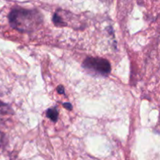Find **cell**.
Returning <instances> with one entry per match:
<instances>
[{"label":"cell","instance_id":"6","mask_svg":"<svg viewBox=\"0 0 160 160\" xmlns=\"http://www.w3.org/2000/svg\"><path fill=\"white\" fill-rule=\"evenodd\" d=\"M63 106L65 107L67 109L70 110H70H72V105H71V104H70V103H64Z\"/></svg>","mask_w":160,"mask_h":160},{"label":"cell","instance_id":"3","mask_svg":"<svg viewBox=\"0 0 160 160\" xmlns=\"http://www.w3.org/2000/svg\"><path fill=\"white\" fill-rule=\"evenodd\" d=\"M46 115H47V117H48L49 119H51L52 122H56L58 119L59 113H58V111L56 110V108H49V109L47 110Z\"/></svg>","mask_w":160,"mask_h":160},{"label":"cell","instance_id":"4","mask_svg":"<svg viewBox=\"0 0 160 160\" xmlns=\"http://www.w3.org/2000/svg\"><path fill=\"white\" fill-rule=\"evenodd\" d=\"M0 114L2 115L12 114V110L9 105L3 103V102L0 101Z\"/></svg>","mask_w":160,"mask_h":160},{"label":"cell","instance_id":"8","mask_svg":"<svg viewBox=\"0 0 160 160\" xmlns=\"http://www.w3.org/2000/svg\"><path fill=\"white\" fill-rule=\"evenodd\" d=\"M100 1L103 2V3H109L112 2V0H100Z\"/></svg>","mask_w":160,"mask_h":160},{"label":"cell","instance_id":"2","mask_svg":"<svg viewBox=\"0 0 160 160\" xmlns=\"http://www.w3.org/2000/svg\"><path fill=\"white\" fill-rule=\"evenodd\" d=\"M82 67L88 73L93 76H107L111 72L109 61L100 57H88L84 61Z\"/></svg>","mask_w":160,"mask_h":160},{"label":"cell","instance_id":"5","mask_svg":"<svg viewBox=\"0 0 160 160\" xmlns=\"http://www.w3.org/2000/svg\"><path fill=\"white\" fill-rule=\"evenodd\" d=\"M57 91H58V93H59L63 94L64 93V88H63V86H58Z\"/></svg>","mask_w":160,"mask_h":160},{"label":"cell","instance_id":"1","mask_svg":"<svg viewBox=\"0 0 160 160\" xmlns=\"http://www.w3.org/2000/svg\"><path fill=\"white\" fill-rule=\"evenodd\" d=\"M11 26L17 31L29 32L37 29L42 23V16L37 10L15 9L9 14Z\"/></svg>","mask_w":160,"mask_h":160},{"label":"cell","instance_id":"7","mask_svg":"<svg viewBox=\"0 0 160 160\" xmlns=\"http://www.w3.org/2000/svg\"><path fill=\"white\" fill-rule=\"evenodd\" d=\"M2 140H3V133L0 132V146H1L2 142Z\"/></svg>","mask_w":160,"mask_h":160}]
</instances>
